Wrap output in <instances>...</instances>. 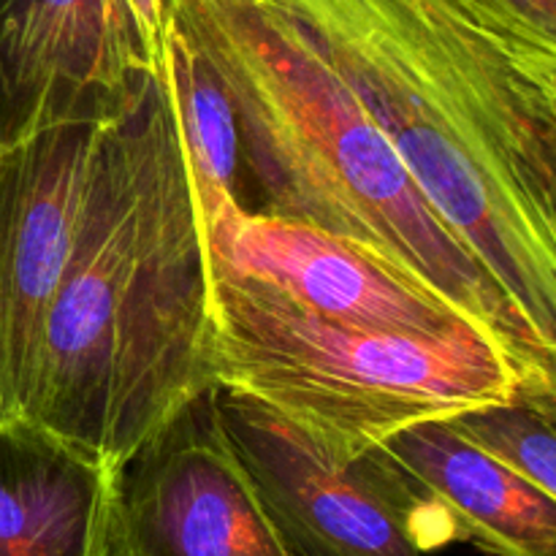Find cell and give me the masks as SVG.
Here are the masks:
<instances>
[{
	"mask_svg": "<svg viewBox=\"0 0 556 556\" xmlns=\"http://www.w3.org/2000/svg\"><path fill=\"white\" fill-rule=\"evenodd\" d=\"M212 378L210 253L166 71L103 128L27 421L123 472Z\"/></svg>",
	"mask_w": 556,
	"mask_h": 556,
	"instance_id": "6da1fadb",
	"label": "cell"
},
{
	"mask_svg": "<svg viewBox=\"0 0 556 556\" xmlns=\"http://www.w3.org/2000/svg\"><path fill=\"white\" fill-rule=\"evenodd\" d=\"M280 3L535 334L556 418V237L519 172L535 52L456 0Z\"/></svg>",
	"mask_w": 556,
	"mask_h": 556,
	"instance_id": "7a4b0ae2",
	"label": "cell"
},
{
	"mask_svg": "<svg viewBox=\"0 0 556 556\" xmlns=\"http://www.w3.org/2000/svg\"><path fill=\"white\" fill-rule=\"evenodd\" d=\"M237 114L242 166L269 215L313 223L402 261L508 351L548 413L535 334L416 188L389 139L280 0H166Z\"/></svg>",
	"mask_w": 556,
	"mask_h": 556,
	"instance_id": "3957f363",
	"label": "cell"
},
{
	"mask_svg": "<svg viewBox=\"0 0 556 556\" xmlns=\"http://www.w3.org/2000/svg\"><path fill=\"white\" fill-rule=\"evenodd\" d=\"M210 296L217 389L258 400L340 456L530 394L489 337L424 340L334 324L212 266Z\"/></svg>",
	"mask_w": 556,
	"mask_h": 556,
	"instance_id": "277c9868",
	"label": "cell"
},
{
	"mask_svg": "<svg viewBox=\"0 0 556 556\" xmlns=\"http://www.w3.org/2000/svg\"><path fill=\"white\" fill-rule=\"evenodd\" d=\"M220 418L296 556H432L462 543L454 519L383 448L340 456L244 394Z\"/></svg>",
	"mask_w": 556,
	"mask_h": 556,
	"instance_id": "5b68a950",
	"label": "cell"
},
{
	"mask_svg": "<svg viewBox=\"0 0 556 556\" xmlns=\"http://www.w3.org/2000/svg\"><path fill=\"white\" fill-rule=\"evenodd\" d=\"M204 233L212 269L315 318L424 340L481 334L497 342L418 271L358 239L248 206L223 212Z\"/></svg>",
	"mask_w": 556,
	"mask_h": 556,
	"instance_id": "8992f818",
	"label": "cell"
},
{
	"mask_svg": "<svg viewBox=\"0 0 556 556\" xmlns=\"http://www.w3.org/2000/svg\"><path fill=\"white\" fill-rule=\"evenodd\" d=\"M190 400L119 472L109 556H296L220 418Z\"/></svg>",
	"mask_w": 556,
	"mask_h": 556,
	"instance_id": "52a82bcc",
	"label": "cell"
},
{
	"mask_svg": "<svg viewBox=\"0 0 556 556\" xmlns=\"http://www.w3.org/2000/svg\"><path fill=\"white\" fill-rule=\"evenodd\" d=\"M106 125H58L0 150V421L30 413L43 329Z\"/></svg>",
	"mask_w": 556,
	"mask_h": 556,
	"instance_id": "ba28073f",
	"label": "cell"
},
{
	"mask_svg": "<svg viewBox=\"0 0 556 556\" xmlns=\"http://www.w3.org/2000/svg\"><path fill=\"white\" fill-rule=\"evenodd\" d=\"M152 68L125 0H0V150L106 125Z\"/></svg>",
	"mask_w": 556,
	"mask_h": 556,
	"instance_id": "9c48e42d",
	"label": "cell"
},
{
	"mask_svg": "<svg viewBox=\"0 0 556 556\" xmlns=\"http://www.w3.org/2000/svg\"><path fill=\"white\" fill-rule=\"evenodd\" d=\"M119 472L33 421H0V556H109Z\"/></svg>",
	"mask_w": 556,
	"mask_h": 556,
	"instance_id": "30bf717a",
	"label": "cell"
},
{
	"mask_svg": "<svg viewBox=\"0 0 556 556\" xmlns=\"http://www.w3.org/2000/svg\"><path fill=\"white\" fill-rule=\"evenodd\" d=\"M383 448L489 556H556V503L516 467L467 438L454 418L413 424Z\"/></svg>",
	"mask_w": 556,
	"mask_h": 556,
	"instance_id": "8fae6325",
	"label": "cell"
},
{
	"mask_svg": "<svg viewBox=\"0 0 556 556\" xmlns=\"http://www.w3.org/2000/svg\"><path fill=\"white\" fill-rule=\"evenodd\" d=\"M163 71L177 109L201 223L206 226L223 212L244 206L239 195L242 152H239L237 114L215 71L172 25H168Z\"/></svg>",
	"mask_w": 556,
	"mask_h": 556,
	"instance_id": "7c38bea8",
	"label": "cell"
},
{
	"mask_svg": "<svg viewBox=\"0 0 556 556\" xmlns=\"http://www.w3.org/2000/svg\"><path fill=\"white\" fill-rule=\"evenodd\" d=\"M456 427L530 478L556 503V418L535 402L519 400L454 418Z\"/></svg>",
	"mask_w": 556,
	"mask_h": 556,
	"instance_id": "4fadbf2b",
	"label": "cell"
},
{
	"mask_svg": "<svg viewBox=\"0 0 556 556\" xmlns=\"http://www.w3.org/2000/svg\"><path fill=\"white\" fill-rule=\"evenodd\" d=\"M519 168L527 190L546 212L556 237V65L552 63H543L538 74Z\"/></svg>",
	"mask_w": 556,
	"mask_h": 556,
	"instance_id": "5bb4252c",
	"label": "cell"
},
{
	"mask_svg": "<svg viewBox=\"0 0 556 556\" xmlns=\"http://www.w3.org/2000/svg\"><path fill=\"white\" fill-rule=\"evenodd\" d=\"M497 36L532 49L556 65V0H456Z\"/></svg>",
	"mask_w": 556,
	"mask_h": 556,
	"instance_id": "9a60e30c",
	"label": "cell"
},
{
	"mask_svg": "<svg viewBox=\"0 0 556 556\" xmlns=\"http://www.w3.org/2000/svg\"><path fill=\"white\" fill-rule=\"evenodd\" d=\"M139 27L141 43H144L147 60L152 68L161 71L166 63V41H168V9L166 0H125Z\"/></svg>",
	"mask_w": 556,
	"mask_h": 556,
	"instance_id": "2e32d148",
	"label": "cell"
}]
</instances>
